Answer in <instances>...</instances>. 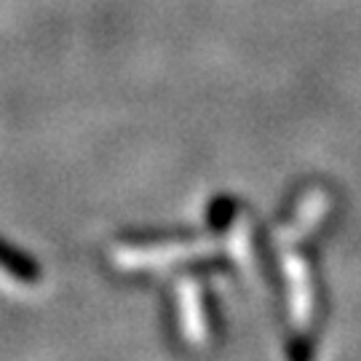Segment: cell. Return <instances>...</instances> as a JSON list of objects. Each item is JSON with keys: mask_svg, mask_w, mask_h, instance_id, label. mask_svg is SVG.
Wrapping results in <instances>:
<instances>
[{"mask_svg": "<svg viewBox=\"0 0 361 361\" xmlns=\"http://www.w3.org/2000/svg\"><path fill=\"white\" fill-rule=\"evenodd\" d=\"M0 268L11 279L22 281V284H38L43 279V271H40L38 262L30 257L25 249L8 244L6 238H0Z\"/></svg>", "mask_w": 361, "mask_h": 361, "instance_id": "cell-1", "label": "cell"}, {"mask_svg": "<svg viewBox=\"0 0 361 361\" xmlns=\"http://www.w3.org/2000/svg\"><path fill=\"white\" fill-rule=\"evenodd\" d=\"M233 217H235V201H233L231 195H219V198H214V201L209 204L207 219L212 228L225 231V228L233 222Z\"/></svg>", "mask_w": 361, "mask_h": 361, "instance_id": "cell-2", "label": "cell"}]
</instances>
